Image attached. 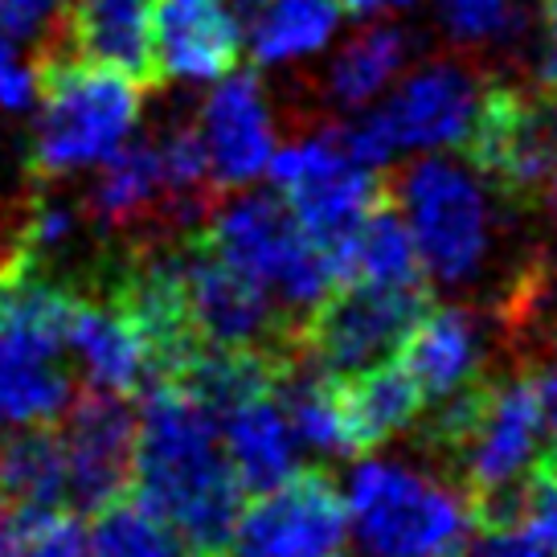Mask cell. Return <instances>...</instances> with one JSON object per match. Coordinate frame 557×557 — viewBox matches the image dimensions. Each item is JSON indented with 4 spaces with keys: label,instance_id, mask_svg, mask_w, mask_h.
Returning <instances> with one entry per match:
<instances>
[{
    "label": "cell",
    "instance_id": "obj_9",
    "mask_svg": "<svg viewBox=\"0 0 557 557\" xmlns=\"http://www.w3.org/2000/svg\"><path fill=\"white\" fill-rule=\"evenodd\" d=\"M345 545L341 487L320 471H292L238 508L226 557H341Z\"/></svg>",
    "mask_w": 557,
    "mask_h": 557
},
{
    "label": "cell",
    "instance_id": "obj_25",
    "mask_svg": "<svg viewBox=\"0 0 557 557\" xmlns=\"http://www.w3.org/2000/svg\"><path fill=\"white\" fill-rule=\"evenodd\" d=\"M341 389H345V410L352 438H357V451H373L389 438L406 435L418 422V414L426 410L422 394L394 357L345 377Z\"/></svg>",
    "mask_w": 557,
    "mask_h": 557
},
{
    "label": "cell",
    "instance_id": "obj_17",
    "mask_svg": "<svg viewBox=\"0 0 557 557\" xmlns=\"http://www.w3.org/2000/svg\"><path fill=\"white\" fill-rule=\"evenodd\" d=\"M78 213L103 238H120V234H139L136 243L164 238V230L176 226V213L157 139H136V144L127 139V144H120L103 160V173L87 189Z\"/></svg>",
    "mask_w": 557,
    "mask_h": 557
},
{
    "label": "cell",
    "instance_id": "obj_24",
    "mask_svg": "<svg viewBox=\"0 0 557 557\" xmlns=\"http://www.w3.org/2000/svg\"><path fill=\"white\" fill-rule=\"evenodd\" d=\"M0 496L13 524L66 512V455L53 426H13L0 443Z\"/></svg>",
    "mask_w": 557,
    "mask_h": 557
},
{
    "label": "cell",
    "instance_id": "obj_2",
    "mask_svg": "<svg viewBox=\"0 0 557 557\" xmlns=\"http://www.w3.org/2000/svg\"><path fill=\"white\" fill-rule=\"evenodd\" d=\"M348 537L366 557H471L480 508L414 459L366 455L341 487Z\"/></svg>",
    "mask_w": 557,
    "mask_h": 557
},
{
    "label": "cell",
    "instance_id": "obj_20",
    "mask_svg": "<svg viewBox=\"0 0 557 557\" xmlns=\"http://www.w3.org/2000/svg\"><path fill=\"white\" fill-rule=\"evenodd\" d=\"M66 348L78 352L90 389L132 398L144 385H152V352L139 324L95 287H83L78 312L66 332Z\"/></svg>",
    "mask_w": 557,
    "mask_h": 557
},
{
    "label": "cell",
    "instance_id": "obj_29",
    "mask_svg": "<svg viewBox=\"0 0 557 557\" xmlns=\"http://www.w3.org/2000/svg\"><path fill=\"white\" fill-rule=\"evenodd\" d=\"M438 34L455 50H512L529 29V0H431Z\"/></svg>",
    "mask_w": 557,
    "mask_h": 557
},
{
    "label": "cell",
    "instance_id": "obj_4",
    "mask_svg": "<svg viewBox=\"0 0 557 557\" xmlns=\"http://www.w3.org/2000/svg\"><path fill=\"white\" fill-rule=\"evenodd\" d=\"M37 111L34 152H29V181L53 185L66 173L103 164L120 144L132 139L139 123V83L120 70L83 62L62 50L53 37H41L34 53Z\"/></svg>",
    "mask_w": 557,
    "mask_h": 557
},
{
    "label": "cell",
    "instance_id": "obj_32",
    "mask_svg": "<svg viewBox=\"0 0 557 557\" xmlns=\"http://www.w3.org/2000/svg\"><path fill=\"white\" fill-rule=\"evenodd\" d=\"M34 90H37L34 62H25V58L13 50V41L0 37V107L21 111V107L34 103Z\"/></svg>",
    "mask_w": 557,
    "mask_h": 557
},
{
    "label": "cell",
    "instance_id": "obj_28",
    "mask_svg": "<svg viewBox=\"0 0 557 557\" xmlns=\"http://www.w3.org/2000/svg\"><path fill=\"white\" fill-rule=\"evenodd\" d=\"M90 557H201L169 521L139 505L136 496H120L115 505L95 512Z\"/></svg>",
    "mask_w": 557,
    "mask_h": 557
},
{
    "label": "cell",
    "instance_id": "obj_7",
    "mask_svg": "<svg viewBox=\"0 0 557 557\" xmlns=\"http://www.w3.org/2000/svg\"><path fill=\"white\" fill-rule=\"evenodd\" d=\"M438 435L455 447V463L468 484V496L487 508V517H496L508 505V496L541 468V455H545L533 382L512 377L443 406Z\"/></svg>",
    "mask_w": 557,
    "mask_h": 557
},
{
    "label": "cell",
    "instance_id": "obj_14",
    "mask_svg": "<svg viewBox=\"0 0 557 557\" xmlns=\"http://www.w3.org/2000/svg\"><path fill=\"white\" fill-rule=\"evenodd\" d=\"M475 164L512 193H554L557 185V90L487 95Z\"/></svg>",
    "mask_w": 557,
    "mask_h": 557
},
{
    "label": "cell",
    "instance_id": "obj_23",
    "mask_svg": "<svg viewBox=\"0 0 557 557\" xmlns=\"http://www.w3.org/2000/svg\"><path fill=\"white\" fill-rule=\"evenodd\" d=\"M62 345L0 332V422L4 426H53L78 394V382L62 361Z\"/></svg>",
    "mask_w": 557,
    "mask_h": 557
},
{
    "label": "cell",
    "instance_id": "obj_1",
    "mask_svg": "<svg viewBox=\"0 0 557 557\" xmlns=\"http://www.w3.org/2000/svg\"><path fill=\"white\" fill-rule=\"evenodd\" d=\"M127 496L173 524L201 557H226L243 484L230 468L213 410L181 382L144 385Z\"/></svg>",
    "mask_w": 557,
    "mask_h": 557
},
{
    "label": "cell",
    "instance_id": "obj_35",
    "mask_svg": "<svg viewBox=\"0 0 557 557\" xmlns=\"http://www.w3.org/2000/svg\"><path fill=\"white\" fill-rule=\"evenodd\" d=\"M537 74L541 83H545V90H557V0H545V13H541Z\"/></svg>",
    "mask_w": 557,
    "mask_h": 557
},
{
    "label": "cell",
    "instance_id": "obj_10",
    "mask_svg": "<svg viewBox=\"0 0 557 557\" xmlns=\"http://www.w3.org/2000/svg\"><path fill=\"white\" fill-rule=\"evenodd\" d=\"M426 304L418 287L341 283L308 324V357L324 377L345 382L369 366L389 361Z\"/></svg>",
    "mask_w": 557,
    "mask_h": 557
},
{
    "label": "cell",
    "instance_id": "obj_15",
    "mask_svg": "<svg viewBox=\"0 0 557 557\" xmlns=\"http://www.w3.org/2000/svg\"><path fill=\"white\" fill-rule=\"evenodd\" d=\"M157 83H218L243 58L238 0H152Z\"/></svg>",
    "mask_w": 557,
    "mask_h": 557
},
{
    "label": "cell",
    "instance_id": "obj_26",
    "mask_svg": "<svg viewBox=\"0 0 557 557\" xmlns=\"http://www.w3.org/2000/svg\"><path fill=\"white\" fill-rule=\"evenodd\" d=\"M332 259H336L341 283H369V287H418L422 283V267H418L414 243L401 226V218L382 213V209H373L366 222L332 250Z\"/></svg>",
    "mask_w": 557,
    "mask_h": 557
},
{
    "label": "cell",
    "instance_id": "obj_34",
    "mask_svg": "<svg viewBox=\"0 0 557 557\" xmlns=\"http://www.w3.org/2000/svg\"><path fill=\"white\" fill-rule=\"evenodd\" d=\"M533 394H537L541 431H545V451L557 455V361H549V366L537 373Z\"/></svg>",
    "mask_w": 557,
    "mask_h": 557
},
{
    "label": "cell",
    "instance_id": "obj_27",
    "mask_svg": "<svg viewBox=\"0 0 557 557\" xmlns=\"http://www.w3.org/2000/svg\"><path fill=\"white\" fill-rule=\"evenodd\" d=\"M278 398H283V410L292 418V431H296L304 451L320 455V459L357 455V438H352L345 410V389L336 377H324L315 369L299 373L287 385H278Z\"/></svg>",
    "mask_w": 557,
    "mask_h": 557
},
{
    "label": "cell",
    "instance_id": "obj_33",
    "mask_svg": "<svg viewBox=\"0 0 557 557\" xmlns=\"http://www.w3.org/2000/svg\"><path fill=\"white\" fill-rule=\"evenodd\" d=\"M471 557H557V554L533 545V541L524 537L521 529H512V524H492L484 537H475Z\"/></svg>",
    "mask_w": 557,
    "mask_h": 557
},
{
    "label": "cell",
    "instance_id": "obj_13",
    "mask_svg": "<svg viewBox=\"0 0 557 557\" xmlns=\"http://www.w3.org/2000/svg\"><path fill=\"white\" fill-rule=\"evenodd\" d=\"M181 296L185 315L206 348H262L283 329V308L262 292L255 278L234 271L201 243L181 246Z\"/></svg>",
    "mask_w": 557,
    "mask_h": 557
},
{
    "label": "cell",
    "instance_id": "obj_8",
    "mask_svg": "<svg viewBox=\"0 0 557 557\" xmlns=\"http://www.w3.org/2000/svg\"><path fill=\"white\" fill-rule=\"evenodd\" d=\"M267 181L299 226L320 246L345 243L377 209V169L352 152L345 127H315L292 144H278Z\"/></svg>",
    "mask_w": 557,
    "mask_h": 557
},
{
    "label": "cell",
    "instance_id": "obj_36",
    "mask_svg": "<svg viewBox=\"0 0 557 557\" xmlns=\"http://www.w3.org/2000/svg\"><path fill=\"white\" fill-rule=\"evenodd\" d=\"M0 557H17V529L0 521Z\"/></svg>",
    "mask_w": 557,
    "mask_h": 557
},
{
    "label": "cell",
    "instance_id": "obj_38",
    "mask_svg": "<svg viewBox=\"0 0 557 557\" xmlns=\"http://www.w3.org/2000/svg\"><path fill=\"white\" fill-rule=\"evenodd\" d=\"M0 512H4V496H0ZM0 521H4V517H0Z\"/></svg>",
    "mask_w": 557,
    "mask_h": 557
},
{
    "label": "cell",
    "instance_id": "obj_31",
    "mask_svg": "<svg viewBox=\"0 0 557 557\" xmlns=\"http://www.w3.org/2000/svg\"><path fill=\"white\" fill-rule=\"evenodd\" d=\"M13 529H17V557H90V541L74 512H53Z\"/></svg>",
    "mask_w": 557,
    "mask_h": 557
},
{
    "label": "cell",
    "instance_id": "obj_5",
    "mask_svg": "<svg viewBox=\"0 0 557 557\" xmlns=\"http://www.w3.org/2000/svg\"><path fill=\"white\" fill-rule=\"evenodd\" d=\"M487 107L484 78L459 58L410 62L377 107L348 115L352 152L382 173L394 160L463 152L480 132Z\"/></svg>",
    "mask_w": 557,
    "mask_h": 557
},
{
    "label": "cell",
    "instance_id": "obj_16",
    "mask_svg": "<svg viewBox=\"0 0 557 557\" xmlns=\"http://www.w3.org/2000/svg\"><path fill=\"white\" fill-rule=\"evenodd\" d=\"M394 361L406 369L426 406H451L475 394L487 366V329L468 308H422L398 345Z\"/></svg>",
    "mask_w": 557,
    "mask_h": 557
},
{
    "label": "cell",
    "instance_id": "obj_18",
    "mask_svg": "<svg viewBox=\"0 0 557 557\" xmlns=\"http://www.w3.org/2000/svg\"><path fill=\"white\" fill-rule=\"evenodd\" d=\"M152 0H62L46 37L83 62L120 70L139 87H157Z\"/></svg>",
    "mask_w": 557,
    "mask_h": 557
},
{
    "label": "cell",
    "instance_id": "obj_3",
    "mask_svg": "<svg viewBox=\"0 0 557 557\" xmlns=\"http://www.w3.org/2000/svg\"><path fill=\"white\" fill-rule=\"evenodd\" d=\"M394 213L410 234L422 278L438 287H471L492 267L500 243L496 181L459 152L414 157L398 176Z\"/></svg>",
    "mask_w": 557,
    "mask_h": 557
},
{
    "label": "cell",
    "instance_id": "obj_30",
    "mask_svg": "<svg viewBox=\"0 0 557 557\" xmlns=\"http://www.w3.org/2000/svg\"><path fill=\"white\" fill-rule=\"evenodd\" d=\"M492 524H512L524 537L557 554V471H533L512 496L508 505L492 517Z\"/></svg>",
    "mask_w": 557,
    "mask_h": 557
},
{
    "label": "cell",
    "instance_id": "obj_21",
    "mask_svg": "<svg viewBox=\"0 0 557 557\" xmlns=\"http://www.w3.org/2000/svg\"><path fill=\"white\" fill-rule=\"evenodd\" d=\"M341 0H246L243 50L262 70H296L320 62L341 41Z\"/></svg>",
    "mask_w": 557,
    "mask_h": 557
},
{
    "label": "cell",
    "instance_id": "obj_12",
    "mask_svg": "<svg viewBox=\"0 0 557 557\" xmlns=\"http://www.w3.org/2000/svg\"><path fill=\"white\" fill-rule=\"evenodd\" d=\"M197 136L206 148L213 189H255L271 173V160L278 152V120L275 103L259 74L230 70L218 83H209V95L197 111Z\"/></svg>",
    "mask_w": 557,
    "mask_h": 557
},
{
    "label": "cell",
    "instance_id": "obj_19",
    "mask_svg": "<svg viewBox=\"0 0 557 557\" xmlns=\"http://www.w3.org/2000/svg\"><path fill=\"white\" fill-rule=\"evenodd\" d=\"M213 418H218V435H222L226 459L243 492H262V487L278 484L292 471H299L304 447L292 431V418L283 410L275 382L234 398Z\"/></svg>",
    "mask_w": 557,
    "mask_h": 557
},
{
    "label": "cell",
    "instance_id": "obj_6",
    "mask_svg": "<svg viewBox=\"0 0 557 557\" xmlns=\"http://www.w3.org/2000/svg\"><path fill=\"white\" fill-rule=\"evenodd\" d=\"M197 243L275 299L283 315H312L336 292V259L283 209L275 193L238 189L209 209Z\"/></svg>",
    "mask_w": 557,
    "mask_h": 557
},
{
    "label": "cell",
    "instance_id": "obj_11",
    "mask_svg": "<svg viewBox=\"0 0 557 557\" xmlns=\"http://www.w3.org/2000/svg\"><path fill=\"white\" fill-rule=\"evenodd\" d=\"M62 455H66V505L74 512H103L132 487L136 451V410L132 398L83 389L62 414Z\"/></svg>",
    "mask_w": 557,
    "mask_h": 557
},
{
    "label": "cell",
    "instance_id": "obj_37",
    "mask_svg": "<svg viewBox=\"0 0 557 557\" xmlns=\"http://www.w3.org/2000/svg\"><path fill=\"white\" fill-rule=\"evenodd\" d=\"M554 222H557V185H554Z\"/></svg>",
    "mask_w": 557,
    "mask_h": 557
},
{
    "label": "cell",
    "instance_id": "obj_22",
    "mask_svg": "<svg viewBox=\"0 0 557 557\" xmlns=\"http://www.w3.org/2000/svg\"><path fill=\"white\" fill-rule=\"evenodd\" d=\"M410 62H414L410 34L394 21L373 17L329 50L324 95L341 115H361V111L382 103Z\"/></svg>",
    "mask_w": 557,
    "mask_h": 557
}]
</instances>
